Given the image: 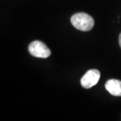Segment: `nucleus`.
<instances>
[{
	"instance_id": "nucleus-3",
	"label": "nucleus",
	"mask_w": 121,
	"mask_h": 121,
	"mask_svg": "<svg viewBox=\"0 0 121 121\" xmlns=\"http://www.w3.org/2000/svg\"><path fill=\"white\" fill-rule=\"evenodd\" d=\"M100 72L97 69H90L87 71L81 79V85L83 87L89 89L95 86L99 82Z\"/></svg>"
},
{
	"instance_id": "nucleus-4",
	"label": "nucleus",
	"mask_w": 121,
	"mask_h": 121,
	"mask_svg": "<svg viewBox=\"0 0 121 121\" xmlns=\"http://www.w3.org/2000/svg\"><path fill=\"white\" fill-rule=\"evenodd\" d=\"M108 92L114 96H121V81L118 79H110L105 84Z\"/></svg>"
},
{
	"instance_id": "nucleus-5",
	"label": "nucleus",
	"mask_w": 121,
	"mask_h": 121,
	"mask_svg": "<svg viewBox=\"0 0 121 121\" xmlns=\"http://www.w3.org/2000/svg\"><path fill=\"white\" fill-rule=\"evenodd\" d=\"M118 40H119V44H120V47L121 48V33L119 35V39H118Z\"/></svg>"
},
{
	"instance_id": "nucleus-2",
	"label": "nucleus",
	"mask_w": 121,
	"mask_h": 121,
	"mask_svg": "<svg viewBox=\"0 0 121 121\" xmlns=\"http://www.w3.org/2000/svg\"><path fill=\"white\" fill-rule=\"evenodd\" d=\"M28 51L31 55L42 59H46L51 54L47 46L39 40H35L30 44L28 47Z\"/></svg>"
},
{
	"instance_id": "nucleus-1",
	"label": "nucleus",
	"mask_w": 121,
	"mask_h": 121,
	"mask_svg": "<svg viewBox=\"0 0 121 121\" xmlns=\"http://www.w3.org/2000/svg\"><path fill=\"white\" fill-rule=\"evenodd\" d=\"M71 22L75 28L83 32L91 30L94 26V20L93 17L82 12L75 13L72 16Z\"/></svg>"
}]
</instances>
